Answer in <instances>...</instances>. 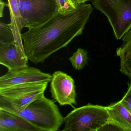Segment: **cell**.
Returning <instances> with one entry per match:
<instances>
[{"label": "cell", "instance_id": "10", "mask_svg": "<svg viewBox=\"0 0 131 131\" xmlns=\"http://www.w3.org/2000/svg\"><path fill=\"white\" fill-rule=\"evenodd\" d=\"M10 14V26L14 36V42L20 52L26 56L24 47L21 31L25 27V22L20 9V0H7Z\"/></svg>", "mask_w": 131, "mask_h": 131}, {"label": "cell", "instance_id": "2", "mask_svg": "<svg viewBox=\"0 0 131 131\" xmlns=\"http://www.w3.org/2000/svg\"><path fill=\"white\" fill-rule=\"evenodd\" d=\"M48 82H34L0 89V109L18 114L30 103L44 97Z\"/></svg>", "mask_w": 131, "mask_h": 131}, {"label": "cell", "instance_id": "9", "mask_svg": "<svg viewBox=\"0 0 131 131\" xmlns=\"http://www.w3.org/2000/svg\"><path fill=\"white\" fill-rule=\"evenodd\" d=\"M28 60L27 56L20 52L14 42H0V64L8 70L28 67Z\"/></svg>", "mask_w": 131, "mask_h": 131}, {"label": "cell", "instance_id": "20", "mask_svg": "<svg viewBox=\"0 0 131 131\" xmlns=\"http://www.w3.org/2000/svg\"><path fill=\"white\" fill-rule=\"evenodd\" d=\"M72 1L78 4H81L85 3L86 2L92 1V0H72Z\"/></svg>", "mask_w": 131, "mask_h": 131}, {"label": "cell", "instance_id": "13", "mask_svg": "<svg viewBox=\"0 0 131 131\" xmlns=\"http://www.w3.org/2000/svg\"><path fill=\"white\" fill-rule=\"evenodd\" d=\"M109 119L131 129V113L121 101L106 106Z\"/></svg>", "mask_w": 131, "mask_h": 131}, {"label": "cell", "instance_id": "14", "mask_svg": "<svg viewBox=\"0 0 131 131\" xmlns=\"http://www.w3.org/2000/svg\"><path fill=\"white\" fill-rule=\"evenodd\" d=\"M69 59L75 70H81L88 62V52L83 49L79 48Z\"/></svg>", "mask_w": 131, "mask_h": 131}, {"label": "cell", "instance_id": "15", "mask_svg": "<svg viewBox=\"0 0 131 131\" xmlns=\"http://www.w3.org/2000/svg\"><path fill=\"white\" fill-rule=\"evenodd\" d=\"M0 42H14V36L9 24L0 22Z\"/></svg>", "mask_w": 131, "mask_h": 131}, {"label": "cell", "instance_id": "6", "mask_svg": "<svg viewBox=\"0 0 131 131\" xmlns=\"http://www.w3.org/2000/svg\"><path fill=\"white\" fill-rule=\"evenodd\" d=\"M20 9L28 29L43 23L58 12L56 0H20Z\"/></svg>", "mask_w": 131, "mask_h": 131}, {"label": "cell", "instance_id": "5", "mask_svg": "<svg viewBox=\"0 0 131 131\" xmlns=\"http://www.w3.org/2000/svg\"><path fill=\"white\" fill-rule=\"evenodd\" d=\"M93 6L107 17L116 40L131 29V0H92Z\"/></svg>", "mask_w": 131, "mask_h": 131}, {"label": "cell", "instance_id": "19", "mask_svg": "<svg viewBox=\"0 0 131 131\" xmlns=\"http://www.w3.org/2000/svg\"><path fill=\"white\" fill-rule=\"evenodd\" d=\"M6 6H8V4H6L3 0H0V17L1 18L3 17L4 10Z\"/></svg>", "mask_w": 131, "mask_h": 131}, {"label": "cell", "instance_id": "17", "mask_svg": "<svg viewBox=\"0 0 131 131\" xmlns=\"http://www.w3.org/2000/svg\"><path fill=\"white\" fill-rule=\"evenodd\" d=\"M131 131V129L109 119L107 122L98 130V131Z\"/></svg>", "mask_w": 131, "mask_h": 131}, {"label": "cell", "instance_id": "18", "mask_svg": "<svg viewBox=\"0 0 131 131\" xmlns=\"http://www.w3.org/2000/svg\"><path fill=\"white\" fill-rule=\"evenodd\" d=\"M120 101L128 109L131 113V80L129 83L127 92Z\"/></svg>", "mask_w": 131, "mask_h": 131}, {"label": "cell", "instance_id": "8", "mask_svg": "<svg viewBox=\"0 0 131 131\" xmlns=\"http://www.w3.org/2000/svg\"><path fill=\"white\" fill-rule=\"evenodd\" d=\"M52 75L43 72L33 67H27L8 72L0 77V89L12 86L34 82L49 83Z\"/></svg>", "mask_w": 131, "mask_h": 131}, {"label": "cell", "instance_id": "16", "mask_svg": "<svg viewBox=\"0 0 131 131\" xmlns=\"http://www.w3.org/2000/svg\"><path fill=\"white\" fill-rule=\"evenodd\" d=\"M58 6V12L62 14H66L75 9L78 4L72 0H56Z\"/></svg>", "mask_w": 131, "mask_h": 131}, {"label": "cell", "instance_id": "12", "mask_svg": "<svg viewBox=\"0 0 131 131\" xmlns=\"http://www.w3.org/2000/svg\"><path fill=\"white\" fill-rule=\"evenodd\" d=\"M122 45L116 50L120 59L119 71L131 79V29L122 38Z\"/></svg>", "mask_w": 131, "mask_h": 131}, {"label": "cell", "instance_id": "4", "mask_svg": "<svg viewBox=\"0 0 131 131\" xmlns=\"http://www.w3.org/2000/svg\"><path fill=\"white\" fill-rule=\"evenodd\" d=\"M109 119L106 106L89 103L75 108L64 118L63 131H98Z\"/></svg>", "mask_w": 131, "mask_h": 131}, {"label": "cell", "instance_id": "7", "mask_svg": "<svg viewBox=\"0 0 131 131\" xmlns=\"http://www.w3.org/2000/svg\"><path fill=\"white\" fill-rule=\"evenodd\" d=\"M50 91L52 97L60 106L76 105L77 93L75 81L72 77L60 71L52 75Z\"/></svg>", "mask_w": 131, "mask_h": 131}, {"label": "cell", "instance_id": "11", "mask_svg": "<svg viewBox=\"0 0 131 131\" xmlns=\"http://www.w3.org/2000/svg\"><path fill=\"white\" fill-rule=\"evenodd\" d=\"M0 131H40L17 114L0 109Z\"/></svg>", "mask_w": 131, "mask_h": 131}, {"label": "cell", "instance_id": "3", "mask_svg": "<svg viewBox=\"0 0 131 131\" xmlns=\"http://www.w3.org/2000/svg\"><path fill=\"white\" fill-rule=\"evenodd\" d=\"M17 115L27 119L40 131H57L64 122L58 106L45 96L30 103Z\"/></svg>", "mask_w": 131, "mask_h": 131}, {"label": "cell", "instance_id": "1", "mask_svg": "<svg viewBox=\"0 0 131 131\" xmlns=\"http://www.w3.org/2000/svg\"><path fill=\"white\" fill-rule=\"evenodd\" d=\"M93 11L91 4H79L70 13L57 12L43 23L28 28L22 34L28 60L35 64L44 62L53 53L67 47L82 35Z\"/></svg>", "mask_w": 131, "mask_h": 131}]
</instances>
